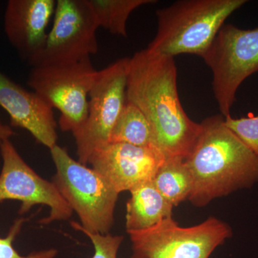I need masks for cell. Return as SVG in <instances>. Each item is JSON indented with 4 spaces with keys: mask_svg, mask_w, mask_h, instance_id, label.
<instances>
[{
    "mask_svg": "<svg viewBox=\"0 0 258 258\" xmlns=\"http://www.w3.org/2000/svg\"><path fill=\"white\" fill-rule=\"evenodd\" d=\"M99 28L113 35L127 37V21L131 14L154 0H88Z\"/></svg>",
    "mask_w": 258,
    "mask_h": 258,
    "instance_id": "cell-17",
    "label": "cell"
},
{
    "mask_svg": "<svg viewBox=\"0 0 258 258\" xmlns=\"http://www.w3.org/2000/svg\"><path fill=\"white\" fill-rule=\"evenodd\" d=\"M97 73L87 57L74 63L32 68L28 85L60 112L61 130L73 134L87 118L89 93Z\"/></svg>",
    "mask_w": 258,
    "mask_h": 258,
    "instance_id": "cell-7",
    "label": "cell"
},
{
    "mask_svg": "<svg viewBox=\"0 0 258 258\" xmlns=\"http://www.w3.org/2000/svg\"><path fill=\"white\" fill-rule=\"evenodd\" d=\"M55 0H10L4 15L5 35L19 55L29 61L41 50L55 14Z\"/></svg>",
    "mask_w": 258,
    "mask_h": 258,
    "instance_id": "cell-13",
    "label": "cell"
},
{
    "mask_svg": "<svg viewBox=\"0 0 258 258\" xmlns=\"http://www.w3.org/2000/svg\"><path fill=\"white\" fill-rule=\"evenodd\" d=\"M184 159H165L152 179L158 191L174 208L188 200L192 191V176Z\"/></svg>",
    "mask_w": 258,
    "mask_h": 258,
    "instance_id": "cell-15",
    "label": "cell"
},
{
    "mask_svg": "<svg viewBox=\"0 0 258 258\" xmlns=\"http://www.w3.org/2000/svg\"><path fill=\"white\" fill-rule=\"evenodd\" d=\"M87 236L94 247L92 258H117L118 250L123 240V236L112 235L111 234L92 233L81 230Z\"/></svg>",
    "mask_w": 258,
    "mask_h": 258,
    "instance_id": "cell-20",
    "label": "cell"
},
{
    "mask_svg": "<svg viewBox=\"0 0 258 258\" xmlns=\"http://www.w3.org/2000/svg\"><path fill=\"white\" fill-rule=\"evenodd\" d=\"M164 160L153 148L108 143L93 153L88 164L120 194L152 181Z\"/></svg>",
    "mask_w": 258,
    "mask_h": 258,
    "instance_id": "cell-11",
    "label": "cell"
},
{
    "mask_svg": "<svg viewBox=\"0 0 258 258\" xmlns=\"http://www.w3.org/2000/svg\"><path fill=\"white\" fill-rule=\"evenodd\" d=\"M126 100L149 120L154 147L165 159H186L201 132V123L188 116L180 102L174 57L149 49L129 58Z\"/></svg>",
    "mask_w": 258,
    "mask_h": 258,
    "instance_id": "cell-1",
    "label": "cell"
},
{
    "mask_svg": "<svg viewBox=\"0 0 258 258\" xmlns=\"http://www.w3.org/2000/svg\"><path fill=\"white\" fill-rule=\"evenodd\" d=\"M3 166L0 172V203L16 200L21 203L20 214L36 205L49 208L43 225L64 221L72 216V209L62 198L53 181L43 179L24 160L10 139L0 141Z\"/></svg>",
    "mask_w": 258,
    "mask_h": 258,
    "instance_id": "cell-10",
    "label": "cell"
},
{
    "mask_svg": "<svg viewBox=\"0 0 258 258\" xmlns=\"http://www.w3.org/2000/svg\"><path fill=\"white\" fill-rule=\"evenodd\" d=\"M128 234L130 258H210L233 232L228 224L215 217L188 227L170 217L151 228Z\"/></svg>",
    "mask_w": 258,
    "mask_h": 258,
    "instance_id": "cell-5",
    "label": "cell"
},
{
    "mask_svg": "<svg viewBox=\"0 0 258 258\" xmlns=\"http://www.w3.org/2000/svg\"><path fill=\"white\" fill-rule=\"evenodd\" d=\"M25 219L19 218L10 227L8 235L0 237V258H56L58 250L55 248L42 249L32 252L28 255H22L15 248L13 243L20 233L25 222Z\"/></svg>",
    "mask_w": 258,
    "mask_h": 258,
    "instance_id": "cell-18",
    "label": "cell"
},
{
    "mask_svg": "<svg viewBox=\"0 0 258 258\" xmlns=\"http://www.w3.org/2000/svg\"><path fill=\"white\" fill-rule=\"evenodd\" d=\"M201 132L184 159L193 179L188 200L203 208L217 198L258 183V158L225 123L222 114L201 122Z\"/></svg>",
    "mask_w": 258,
    "mask_h": 258,
    "instance_id": "cell-2",
    "label": "cell"
},
{
    "mask_svg": "<svg viewBox=\"0 0 258 258\" xmlns=\"http://www.w3.org/2000/svg\"><path fill=\"white\" fill-rule=\"evenodd\" d=\"M14 135V132L10 125L5 124L0 119V141L10 139Z\"/></svg>",
    "mask_w": 258,
    "mask_h": 258,
    "instance_id": "cell-21",
    "label": "cell"
},
{
    "mask_svg": "<svg viewBox=\"0 0 258 258\" xmlns=\"http://www.w3.org/2000/svg\"><path fill=\"white\" fill-rule=\"evenodd\" d=\"M247 0H179L157 10V32L147 48L174 57H203L229 17Z\"/></svg>",
    "mask_w": 258,
    "mask_h": 258,
    "instance_id": "cell-3",
    "label": "cell"
},
{
    "mask_svg": "<svg viewBox=\"0 0 258 258\" xmlns=\"http://www.w3.org/2000/svg\"><path fill=\"white\" fill-rule=\"evenodd\" d=\"M212 73V91L220 114L230 115L242 83L258 71V28L222 27L202 57Z\"/></svg>",
    "mask_w": 258,
    "mask_h": 258,
    "instance_id": "cell-6",
    "label": "cell"
},
{
    "mask_svg": "<svg viewBox=\"0 0 258 258\" xmlns=\"http://www.w3.org/2000/svg\"><path fill=\"white\" fill-rule=\"evenodd\" d=\"M128 69L129 58L123 57L98 71L89 93L87 118L73 133L81 164L87 166L93 153L109 143L126 102Z\"/></svg>",
    "mask_w": 258,
    "mask_h": 258,
    "instance_id": "cell-8",
    "label": "cell"
},
{
    "mask_svg": "<svg viewBox=\"0 0 258 258\" xmlns=\"http://www.w3.org/2000/svg\"><path fill=\"white\" fill-rule=\"evenodd\" d=\"M50 150L56 169L54 184L79 217L80 222H71L73 228L109 233L119 194L99 173L75 160L63 148L57 144Z\"/></svg>",
    "mask_w": 258,
    "mask_h": 258,
    "instance_id": "cell-4",
    "label": "cell"
},
{
    "mask_svg": "<svg viewBox=\"0 0 258 258\" xmlns=\"http://www.w3.org/2000/svg\"><path fill=\"white\" fill-rule=\"evenodd\" d=\"M225 123L258 158V115L235 118L230 115L225 117Z\"/></svg>",
    "mask_w": 258,
    "mask_h": 258,
    "instance_id": "cell-19",
    "label": "cell"
},
{
    "mask_svg": "<svg viewBox=\"0 0 258 258\" xmlns=\"http://www.w3.org/2000/svg\"><path fill=\"white\" fill-rule=\"evenodd\" d=\"M0 107L9 115L11 125L28 131L48 149L57 145L53 108L34 91H29L0 71Z\"/></svg>",
    "mask_w": 258,
    "mask_h": 258,
    "instance_id": "cell-12",
    "label": "cell"
},
{
    "mask_svg": "<svg viewBox=\"0 0 258 258\" xmlns=\"http://www.w3.org/2000/svg\"><path fill=\"white\" fill-rule=\"evenodd\" d=\"M130 193L125 212L127 233L147 230L172 217L174 206L158 191L152 180L139 185Z\"/></svg>",
    "mask_w": 258,
    "mask_h": 258,
    "instance_id": "cell-14",
    "label": "cell"
},
{
    "mask_svg": "<svg viewBox=\"0 0 258 258\" xmlns=\"http://www.w3.org/2000/svg\"><path fill=\"white\" fill-rule=\"evenodd\" d=\"M99 28L88 0H57L52 29L34 67L74 63L98 52Z\"/></svg>",
    "mask_w": 258,
    "mask_h": 258,
    "instance_id": "cell-9",
    "label": "cell"
},
{
    "mask_svg": "<svg viewBox=\"0 0 258 258\" xmlns=\"http://www.w3.org/2000/svg\"><path fill=\"white\" fill-rule=\"evenodd\" d=\"M109 143H124L157 149L149 120L138 107L127 100L112 130Z\"/></svg>",
    "mask_w": 258,
    "mask_h": 258,
    "instance_id": "cell-16",
    "label": "cell"
}]
</instances>
